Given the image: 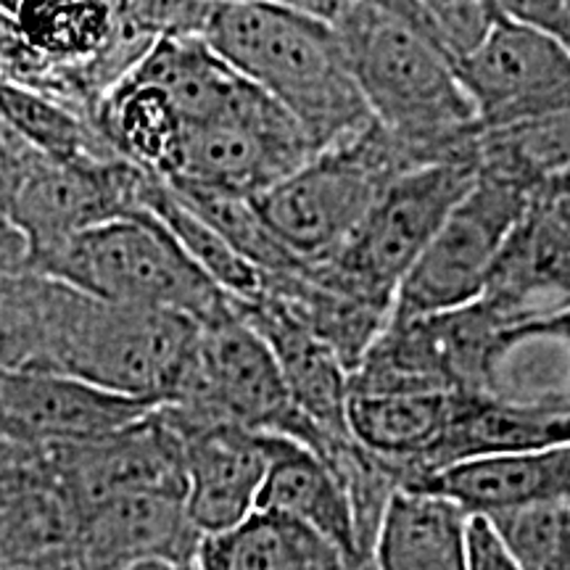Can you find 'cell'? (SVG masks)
I'll use <instances>...</instances> for the list:
<instances>
[{
	"label": "cell",
	"instance_id": "obj_1",
	"mask_svg": "<svg viewBox=\"0 0 570 570\" xmlns=\"http://www.w3.org/2000/svg\"><path fill=\"white\" fill-rule=\"evenodd\" d=\"M198 336L196 320L106 302L24 269L0 283V367L67 375L114 394L164 404Z\"/></svg>",
	"mask_w": 570,
	"mask_h": 570
},
{
	"label": "cell",
	"instance_id": "obj_2",
	"mask_svg": "<svg viewBox=\"0 0 570 570\" xmlns=\"http://www.w3.org/2000/svg\"><path fill=\"white\" fill-rule=\"evenodd\" d=\"M336 32L370 119L407 142L425 167H479V117L436 40L362 0Z\"/></svg>",
	"mask_w": 570,
	"mask_h": 570
},
{
	"label": "cell",
	"instance_id": "obj_3",
	"mask_svg": "<svg viewBox=\"0 0 570 570\" xmlns=\"http://www.w3.org/2000/svg\"><path fill=\"white\" fill-rule=\"evenodd\" d=\"M204 40L281 104L320 151L370 122L336 27L267 3L223 0Z\"/></svg>",
	"mask_w": 570,
	"mask_h": 570
},
{
	"label": "cell",
	"instance_id": "obj_4",
	"mask_svg": "<svg viewBox=\"0 0 570 570\" xmlns=\"http://www.w3.org/2000/svg\"><path fill=\"white\" fill-rule=\"evenodd\" d=\"M30 269L106 302L177 312L198 325L233 309V298L148 212L92 225L32 252Z\"/></svg>",
	"mask_w": 570,
	"mask_h": 570
},
{
	"label": "cell",
	"instance_id": "obj_5",
	"mask_svg": "<svg viewBox=\"0 0 570 570\" xmlns=\"http://www.w3.org/2000/svg\"><path fill=\"white\" fill-rule=\"evenodd\" d=\"M425 164L375 119L252 198L275 238L304 265L333 256L377 196Z\"/></svg>",
	"mask_w": 570,
	"mask_h": 570
},
{
	"label": "cell",
	"instance_id": "obj_6",
	"mask_svg": "<svg viewBox=\"0 0 570 570\" xmlns=\"http://www.w3.org/2000/svg\"><path fill=\"white\" fill-rule=\"evenodd\" d=\"M161 407L183 423H223L294 439L323 458L333 473L344 460L296 407L273 348L246 323L235 302L225 315L198 325L180 383Z\"/></svg>",
	"mask_w": 570,
	"mask_h": 570
},
{
	"label": "cell",
	"instance_id": "obj_7",
	"mask_svg": "<svg viewBox=\"0 0 570 570\" xmlns=\"http://www.w3.org/2000/svg\"><path fill=\"white\" fill-rule=\"evenodd\" d=\"M428 327L452 391L508 407L570 412V309L502 325L475 302L431 315Z\"/></svg>",
	"mask_w": 570,
	"mask_h": 570
},
{
	"label": "cell",
	"instance_id": "obj_8",
	"mask_svg": "<svg viewBox=\"0 0 570 570\" xmlns=\"http://www.w3.org/2000/svg\"><path fill=\"white\" fill-rule=\"evenodd\" d=\"M475 164H433L391 183L354 233L312 275L331 288L394 309L396 288L431 244L446 214L473 188Z\"/></svg>",
	"mask_w": 570,
	"mask_h": 570
},
{
	"label": "cell",
	"instance_id": "obj_9",
	"mask_svg": "<svg viewBox=\"0 0 570 570\" xmlns=\"http://www.w3.org/2000/svg\"><path fill=\"white\" fill-rule=\"evenodd\" d=\"M533 198L529 190L499 177L475 175L473 188L446 214L431 244L404 275L391 317L444 315L479 302L510 233Z\"/></svg>",
	"mask_w": 570,
	"mask_h": 570
},
{
	"label": "cell",
	"instance_id": "obj_10",
	"mask_svg": "<svg viewBox=\"0 0 570 570\" xmlns=\"http://www.w3.org/2000/svg\"><path fill=\"white\" fill-rule=\"evenodd\" d=\"M0 570H88L82 510L48 446L0 436Z\"/></svg>",
	"mask_w": 570,
	"mask_h": 570
},
{
	"label": "cell",
	"instance_id": "obj_11",
	"mask_svg": "<svg viewBox=\"0 0 570 570\" xmlns=\"http://www.w3.org/2000/svg\"><path fill=\"white\" fill-rule=\"evenodd\" d=\"M454 69L483 130L570 109V51L529 27L494 21Z\"/></svg>",
	"mask_w": 570,
	"mask_h": 570
},
{
	"label": "cell",
	"instance_id": "obj_12",
	"mask_svg": "<svg viewBox=\"0 0 570 570\" xmlns=\"http://www.w3.org/2000/svg\"><path fill=\"white\" fill-rule=\"evenodd\" d=\"M317 154L281 104L240 119L185 127L180 164L169 183L256 198Z\"/></svg>",
	"mask_w": 570,
	"mask_h": 570
},
{
	"label": "cell",
	"instance_id": "obj_13",
	"mask_svg": "<svg viewBox=\"0 0 570 570\" xmlns=\"http://www.w3.org/2000/svg\"><path fill=\"white\" fill-rule=\"evenodd\" d=\"M479 304L494 323H523L570 309V190H539L510 233Z\"/></svg>",
	"mask_w": 570,
	"mask_h": 570
},
{
	"label": "cell",
	"instance_id": "obj_14",
	"mask_svg": "<svg viewBox=\"0 0 570 570\" xmlns=\"http://www.w3.org/2000/svg\"><path fill=\"white\" fill-rule=\"evenodd\" d=\"M48 449L82 515L117 497L148 491L185 497L183 441L159 407L104 439Z\"/></svg>",
	"mask_w": 570,
	"mask_h": 570
},
{
	"label": "cell",
	"instance_id": "obj_15",
	"mask_svg": "<svg viewBox=\"0 0 570 570\" xmlns=\"http://www.w3.org/2000/svg\"><path fill=\"white\" fill-rule=\"evenodd\" d=\"M159 407L67 375L0 367V436L35 446L85 444Z\"/></svg>",
	"mask_w": 570,
	"mask_h": 570
},
{
	"label": "cell",
	"instance_id": "obj_16",
	"mask_svg": "<svg viewBox=\"0 0 570 570\" xmlns=\"http://www.w3.org/2000/svg\"><path fill=\"white\" fill-rule=\"evenodd\" d=\"M183 441L185 510L202 537L238 525L256 510L267 473V436L238 425L183 423L161 407Z\"/></svg>",
	"mask_w": 570,
	"mask_h": 570
},
{
	"label": "cell",
	"instance_id": "obj_17",
	"mask_svg": "<svg viewBox=\"0 0 570 570\" xmlns=\"http://www.w3.org/2000/svg\"><path fill=\"white\" fill-rule=\"evenodd\" d=\"M202 533L190 523L185 497H117L82 515V554L88 570H132L146 562L194 566Z\"/></svg>",
	"mask_w": 570,
	"mask_h": 570
},
{
	"label": "cell",
	"instance_id": "obj_18",
	"mask_svg": "<svg viewBox=\"0 0 570 570\" xmlns=\"http://www.w3.org/2000/svg\"><path fill=\"white\" fill-rule=\"evenodd\" d=\"M235 306L273 348L288 394L302 415L331 441L338 454L352 452L354 441L346 428L348 370L344 362L273 296L256 294L252 302H235Z\"/></svg>",
	"mask_w": 570,
	"mask_h": 570
},
{
	"label": "cell",
	"instance_id": "obj_19",
	"mask_svg": "<svg viewBox=\"0 0 570 570\" xmlns=\"http://www.w3.org/2000/svg\"><path fill=\"white\" fill-rule=\"evenodd\" d=\"M407 489L433 491L468 515L570 504V444L458 462Z\"/></svg>",
	"mask_w": 570,
	"mask_h": 570
},
{
	"label": "cell",
	"instance_id": "obj_20",
	"mask_svg": "<svg viewBox=\"0 0 570 570\" xmlns=\"http://www.w3.org/2000/svg\"><path fill=\"white\" fill-rule=\"evenodd\" d=\"M458 391L431 394H348L346 428L360 449L386 462L407 489L431 473V462L454 417Z\"/></svg>",
	"mask_w": 570,
	"mask_h": 570
},
{
	"label": "cell",
	"instance_id": "obj_21",
	"mask_svg": "<svg viewBox=\"0 0 570 570\" xmlns=\"http://www.w3.org/2000/svg\"><path fill=\"white\" fill-rule=\"evenodd\" d=\"M267 436V473L256 510L281 512L315 529L356 568H370L360 547L354 510L338 475L312 449L285 436Z\"/></svg>",
	"mask_w": 570,
	"mask_h": 570
},
{
	"label": "cell",
	"instance_id": "obj_22",
	"mask_svg": "<svg viewBox=\"0 0 570 570\" xmlns=\"http://www.w3.org/2000/svg\"><path fill=\"white\" fill-rule=\"evenodd\" d=\"M470 515L452 499L396 489L377 525L373 570H470Z\"/></svg>",
	"mask_w": 570,
	"mask_h": 570
},
{
	"label": "cell",
	"instance_id": "obj_23",
	"mask_svg": "<svg viewBox=\"0 0 570 570\" xmlns=\"http://www.w3.org/2000/svg\"><path fill=\"white\" fill-rule=\"evenodd\" d=\"M194 570H370L356 568L325 537L281 512L254 510L233 529L202 537Z\"/></svg>",
	"mask_w": 570,
	"mask_h": 570
},
{
	"label": "cell",
	"instance_id": "obj_24",
	"mask_svg": "<svg viewBox=\"0 0 570 570\" xmlns=\"http://www.w3.org/2000/svg\"><path fill=\"white\" fill-rule=\"evenodd\" d=\"M560 444H570V412L508 407V404L458 391L454 417L433 454L428 475L458 462L537 452V449Z\"/></svg>",
	"mask_w": 570,
	"mask_h": 570
},
{
	"label": "cell",
	"instance_id": "obj_25",
	"mask_svg": "<svg viewBox=\"0 0 570 570\" xmlns=\"http://www.w3.org/2000/svg\"><path fill=\"white\" fill-rule=\"evenodd\" d=\"M98 130L132 167L161 180L175 177L185 125L167 92L156 85L125 77L98 111Z\"/></svg>",
	"mask_w": 570,
	"mask_h": 570
},
{
	"label": "cell",
	"instance_id": "obj_26",
	"mask_svg": "<svg viewBox=\"0 0 570 570\" xmlns=\"http://www.w3.org/2000/svg\"><path fill=\"white\" fill-rule=\"evenodd\" d=\"M21 35L51 67H80L101 56L117 40L114 0H21Z\"/></svg>",
	"mask_w": 570,
	"mask_h": 570
},
{
	"label": "cell",
	"instance_id": "obj_27",
	"mask_svg": "<svg viewBox=\"0 0 570 570\" xmlns=\"http://www.w3.org/2000/svg\"><path fill=\"white\" fill-rule=\"evenodd\" d=\"M142 212L167 227V233L177 240V246L194 259L202 273L219 285L235 302H252L262 291V273L254 269L244 256H238L227 246V240L204 217L190 209L177 196V190L161 177L146 175L140 188Z\"/></svg>",
	"mask_w": 570,
	"mask_h": 570
},
{
	"label": "cell",
	"instance_id": "obj_28",
	"mask_svg": "<svg viewBox=\"0 0 570 570\" xmlns=\"http://www.w3.org/2000/svg\"><path fill=\"white\" fill-rule=\"evenodd\" d=\"M0 122L56 161L122 159L106 142L101 130L67 104L3 80H0Z\"/></svg>",
	"mask_w": 570,
	"mask_h": 570
},
{
	"label": "cell",
	"instance_id": "obj_29",
	"mask_svg": "<svg viewBox=\"0 0 570 570\" xmlns=\"http://www.w3.org/2000/svg\"><path fill=\"white\" fill-rule=\"evenodd\" d=\"M169 183V180H167ZM177 190V196L194 209L198 217H204L214 230H217L227 240V246L244 259L254 269H259L267 277H285L304 273L306 267L298 256H294L285 248L275 233L269 230L256 212L252 198L223 194V190L198 188V185L185 183H169Z\"/></svg>",
	"mask_w": 570,
	"mask_h": 570
},
{
	"label": "cell",
	"instance_id": "obj_30",
	"mask_svg": "<svg viewBox=\"0 0 570 570\" xmlns=\"http://www.w3.org/2000/svg\"><path fill=\"white\" fill-rule=\"evenodd\" d=\"M223 0H119L117 21L132 38H204Z\"/></svg>",
	"mask_w": 570,
	"mask_h": 570
},
{
	"label": "cell",
	"instance_id": "obj_31",
	"mask_svg": "<svg viewBox=\"0 0 570 570\" xmlns=\"http://www.w3.org/2000/svg\"><path fill=\"white\" fill-rule=\"evenodd\" d=\"M431 32L454 61L473 51L494 24L487 0H415Z\"/></svg>",
	"mask_w": 570,
	"mask_h": 570
},
{
	"label": "cell",
	"instance_id": "obj_32",
	"mask_svg": "<svg viewBox=\"0 0 570 570\" xmlns=\"http://www.w3.org/2000/svg\"><path fill=\"white\" fill-rule=\"evenodd\" d=\"M51 63L42 61L21 35L17 13L0 9V80L38 90L46 82Z\"/></svg>",
	"mask_w": 570,
	"mask_h": 570
},
{
	"label": "cell",
	"instance_id": "obj_33",
	"mask_svg": "<svg viewBox=\"0 0 570 570\" xmlns=\"http://www.w3.org/2000/svg\"><path fill=\"white\" fill-rule=\"evenodd\" d=\"M494 21L529 27L560 40L570 51V21L566 0H487Z\"/></svg>",
	"mask_w": 570,
	"mask_h": 570
},
{
	"label": "cell",
	"instance_id": "obj_34",
	"mask_svg": "<svg viewBox=\"0 0 570 570\" xmlns=\"http://www.w3.org/2000/svg\"><path fill=\"white\" fill-rule=\"evenodd\" d=\"M468 550H470V570H520L515 560L504 552L491 525L479 515H470L468 529Z\"/></svg>",
	"mask_w": 570,
	"mask_h": 570
},
{
	"label": "cell",
	"instance_id": "obj_35",
	"mask_svg": "<svg viewBox=\"0 0 570 570\" xmlns=\"http://www.w3.org/2000/svg\"><path fill=\"white\" fill-rule=\"evenodd\" d=\"M233 3H267L277 9L302 13V17L325 21V24L336 27L348 11L354 9L356 0H233Z\"/></svg>",
	"mask_w": 570,
	"mask_h": 570
},
{
	"label": "cell",
	"instance_id": "obj_36",
	"mask_svg": "<svg viewBox=\"0 0 570 570\" xmlns=\"http://www.w3.org/2000/svg\"><path fill=\"white\" fill-rule=\"evenodd\" d=\"M24 269H30V244H27L24 235L0 214V283L24 273Z\"/></svg>",
	"mask_w": 570,
	"mask_h": 570
},
{
	"label": "cell",
	"instance_id": "obj_37",
	"mask_svg": "<svg viewBox=\"0 0 570 570\" xmlns=\"http://www.w3.org/2000/svg\"><path fill=\"white\" fill-rule=\"evenodd\" d=\"M362 3L375 6V9H381V11L391 13V17L402 19L404 24L415 27L417 32H423V35H428V38H431V40H436V35L431 32V27H428V21H425L423 13H420L415 0H362ZM436 42H439V40H436ZM439 46H441V42H439Z\"/></svg>",
	"mask_w": 570,
	"mask_h": 570
},
{
	"label": "cell",
	"instance_id": "obj_38",
	"mask_svg": "<svg viewBox=\"0 0 570 570\" xmlns=\"http://www.w3.org/2000/svg\"><path fill=\"white\" fill-rule=\"evenodd\" d=\"M541 570H570V504L560 510L552 550L547 554V562Z\"/></svg>",
	"mask_w": 570,
	"mask_h": 570
},
{
	"label": "cell",
	"instance_id": "obj_39",
	"mask_svg": "<svg viewBox=\"0 0 570 570\" xmlns=\"http://www.w3.org/2000/svg\"><path fill=\"white\" fill-rule=\"evenodd\" d=\"M132 570H194V566H169V562H146Z\"/></svg>",
	"mask_w": 570,
	"mask_h": 570
},
{
	"label": "cell",
	"instance_id": "obj_40",
	"mask_svg": "<svg viewBox=\"0 0 570 570\" xmlns=\"http://www.w3.org/2000/svg\"><path fill=\"white\" fill-rule=\"evenodd\" d=\"M19 3H21V0H0V9H6V11H11V13H17Z\"/></svg>",
	"mask_w": 570,
	"mask_h": 570
},
{
	"label": "cell",
	"instance_id": "obj_41",
	"mask_svg": "<svg viewBox=\"0 0 570 570\" xmlns=\"http://www.w3.org/2000/svg\"><path fill=\"white\" fill-rule=\"evenodd\" d=\"M566 11H568V21H570V0H566Z\"/></svg>",
	"mask_w": 570,
	"mask_h": 570
},
{
	"label": "cell",
	"instance_id": "obj_42",
	"mask_svg": "<svg viewBox=\"0 0 570 570\" xmlns=\"http://www.w3.org/2000/svg\"><path fill=\"white\" fill-rule=\"evenodd\" d=\"M114 3H119V0H114Z\"/></svg>",
	"mask_w": 570,
	"mask_h": 570
},
{
	"label": "cell",
	"instance_id": "obj_43",
	"mask_svg": "<svg viewBox=\"0 0 570 570\" xmlns=\"http://www.w3.org/2000/svg\"><path fill=\"white\" fill-rule=\"evenodd\" d=\"M370 570H373V566H370Z\"/></svg>",
	"mask_w": 570,
	"mask_h": 570
}]
</instances>
